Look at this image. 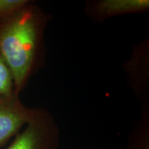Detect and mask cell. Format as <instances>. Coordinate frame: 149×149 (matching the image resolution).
Masks as SVG:
<instances>
[{
    "label": "cell",
    "mask_w": 149,
    "mask_h": 149,
    "mask_svg": "<svg viewBox=\"0 0 149 149\" xmlns=\"http://www.w3.org/2000/svg\"><path fill=\"white\" fill-rule=\"evenodd\" d=\"M28 2L29 0H0V20L13 14Z\"/></svg>",
    "instance_id": "cell-7"
},
{
    "label": "cell",
    "mask_w": 149,
    "mask_h": 149,
    "mask_svg": "<svg viewBox=\"0 0 149 149\" xmlns=\"http://www.w3.org/2000/svg\"><path fill=\"white\" fill-rule=\"evenodd\" d=\"M148 44H140L135 49L130 61L127 63V71L131 78L133 91L143 100L146 99V91H148Z\"/></svg>",
    "instance_id": "cell-5"
},
{
    "label": "cell",
    "mask_w": 149,
    "mask_h": 149,
    "mask_svg": "<svg viewBox=\"0 0 149 149\" xmlns=\"http://www.w3.org/2000/svg\"><path fill=\"white\" fill-rule=\"evenodd\" d=\"M60 129L47 109L36 108L31 119L6 149H56Z\"/></svg>",
    "instance_id": "cell-2"
},
{
    "label": "cell",
    "mask_w": 149,
    "mask_h": 149,
    "mask_svg": "<svg viewBox=\"0 0 149 149\" xmlns=\"http://www.w3.org/2000/svg\"><path fill=\"white\" fill-rule=\"evenodd\" d=\"M35 109L26 106L17 92L0 95V148L21 131Z\"/></svg>",
    "instance_id": "cell-3"
},
{
    "label": "cell",
    "mask_w": 149,
    "mask_h": 149,
    "mask_svg": "<svg viewBox=\"0 0 149 149\" xmlns=\"http://www.w3.org/2000/svg\"><path fill=\"white\" fill-rule=\"evenodd\" d=\"M14 91L13 81L10 71L0 55V95H8Z\"/></svg>",
    "instance_id": "cell-6"
},
{
    "label": "cell",
    "mask_w": 149,
    "mask_h": 149,
    "mask_svg": "<svg viewBox=\"0 0 149 149\" xmlns=\"http://www.w3.org/2000/svg\"><path fill=\"white\" fill-rule=\"evenodd\" d=\"M149 9L148 0H98L87 3L86 12L96 20L140 13Z\"/></svg>",
    "instance_id": "cell-4"
},
{
    "label": "cell",
    "mask_w": 149,
    "mask_h": 149,
    "mask_svg": "<svg viewBox=\"0 0 149 149\" xmlns=\"http://www.w3.org/2000/svg\"><path fill=\"white\" fill-rule=\"evenodd\" d=\"M49 18L39 6L29 1L13 14L0 20V55L18 94L43 63L44 32Z\"/></svg>",
    "instance_id": "cell-1"
}]
</instances>
